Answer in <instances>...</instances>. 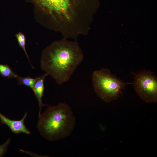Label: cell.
I'll use <instances>...</instances> for the list:
<instances>
[{"mask_svg": "<svg viewBox=\"0 0 157 157\" xmlns=\"http://www.w3.org/2000/svg\"><path fill=\"white\" fill-rule=\"evenodd\" d=\"M57 23L64 36L78 35L88 28L90 0H32Z\"/></svg>", "mask_w": 157, "mask_h": 157, "instance_id": "cell-1", "label": "cell"}, {"mask_svg": "<svg viewBox=\"0 0 157 157\" xmlns=\"http://www.w3.org/2000/svg\"><path fill=\"white\" fill-rule=\"evenodd\" d=\"M83 58V52L78 42L64 38L53 43L44 50L40 66L60 85L69 80Z\"/></svg>", "mask_w": 157, "mask_h": 157, "instance_id": "cell-2", "label": "cell"}, {"mask_svg": "<svg viewBox=\"0 0 157 157\" xmlns=\"http://www.w3.org/2000/svg\"><path fill=\"white\" fill-rule=\"evenodd\" d=\"M76 124L72 110L63 103L56 106L48 105L45 111L39 115L37 126L44 138L54 141L69 136Z\"/></svg>", "mask_w": 157, "mask_h": 157, "instance_id": "cell-3", "label": "cell"}, {"mask_svg": "<svg viewBox=\"0 0 157 157\" xmlns=\"http://www.w3.org/2000/svg\"><path fill=\"white\" fill-rule=\"evenodd\" d=\"M92 80L96 93L102 100L107 103L118 98L126 84L106 68L94 71Z\"/></svg>", "mask_w": 157, "mask_h": 157, "instance_id": "cell-4", "label": "cell"}, {"mask_svg": "<svg viewBox=\"0 0 157 157\" xmlns=\"http://www.w3.org/2000/svg\"><path fill=\"white\" fill-rule=\"evenodd\" d=\"M135 74L132 83L140 98L146 103L157 102V78L153 72L145 70Z\"/></svg>", "mask_w": 157, "mask_h": 157, "instance_id": "cell-5", "label": "cell"}, {"mask_svg": "<svg viewBox=\"0 0 157 157\" xmlns=\"http://www.w3.org/2000/svg\"><path fill=\"white\" fill-rule=\"evenodd\" d=\"M27 115L26 112L21 119L16 120L10 119L0 113V120L2 124L6 125L14 134L24 133L29 135L30 134V132L24 123Z\"/></svg>", "mask_w": 157, "mask_h": 157, "instance_id": "cell-6", "label": "cell"}, {"mask_svg": "<svg viewBox=\"0 0 157 157\" xmlns=\"http://www.w3.org/2000/svg\"><path fill=\"white\" fill-rule=\"evenodd\" d=\"M48 75L46 73L41 76L38 77V79L32 89L38 103L39 107V115L41 114V111L42 107L48 105L44 104L42 101V98L44 95V80L45 77Z\"/></svg>", "mask_w": 157, "mask_h": 157, "instance_id": "cell-7", "label": "cell"}, {"mask_svg": "<svg viewBox=\"0 0 157 157\" xmlns=\"http://www.w3.org/2000/svg\"><path fill=\"white\" fill-rule=\"evenodd\" d=\"M0 75L4 77L16 79L18 75L16 74L11 67L7 64H0Z\"/></svg>", "mask_w": 157, "mask_h": 157, "instance_id": "cell-8", "label": "cell"}, {"mask_svg": "<svg viewBox=\"0 0 157 157\" xmlns=\"http://www.w3.org/2000/svg\"><path fill=\"white\" fill-rule=\"evenodd\" d=\"M16 79L18 82V85H23L29 87L32 89L38 79V77L35 78H31L29 76L22 77L18 76Z\"/></svg>", "mask_w": 157, "mask_h": 157, "instance_id": "cell-9", "label": "cell"}, {"mask_svg": "<svg viewBox=\"0 0 157 157\" xmlns=\"http://www.w3.org/2000/svg\"><path fill=\"white\" fill-rule=\"evenodd\" d=\"M10 140V139L9 138L4 143L0 144V157L3 156L6 152Z\"/></svg>", "mask_w": 157, "mask_h": 157, "instance_id": "cell-10", "label": "cell"}]
</instances>
